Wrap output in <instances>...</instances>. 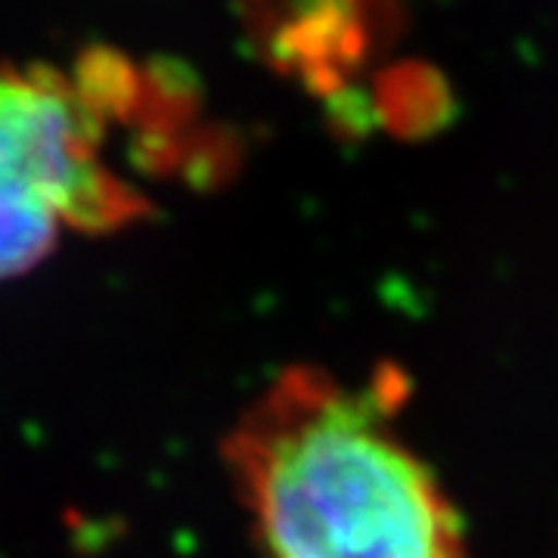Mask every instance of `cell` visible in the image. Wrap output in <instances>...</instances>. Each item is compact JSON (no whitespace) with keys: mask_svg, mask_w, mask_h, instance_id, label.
I'll return each mask as SVG.
<instances>
[{"mask_svg":"<svg viewBox=\"0 0 558 558\" xmlns=\"http://www.w3.org/2000/svg\"><path fill=\"white\" fill-rule=\"evenodd\" d=\"M264 558H469L457 506L381 388L289 366L223 440Z\"/></svg>","mask_w":558,"mask_h":558,"instance_id":"obj_1","label":"cell"},{"mask_svg":"<svg viewBox=\"0 0 558 558\" xmlns=\"http://www.w3.org/2000/svg\"><path fill=\"white\" fill-rule=\"evenodd\" d=\"M134 62L97 53L69 69H0V193L62 230L116 233L146 218L149 199L119 161V137L146 168L178 159L183 116Z\"/></svg>","mask_w":558,"mask_h":558,"instance_id":"obj_2","label":"cell"},{"mask_svg":"<svg viewBox=\"0 0 558 558\" xmlns=\"http://www.w3.org/2000/svg\"><path fill=\"white\" fill-rule=\"evenodd\" d=\"M65 233L57 220L0 193V282L47 258Z\"/></svg>","mask_w":558,"mask_h":558,"instance_id":"obj_3","label":"cell"}]
</instances>
